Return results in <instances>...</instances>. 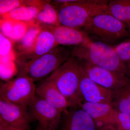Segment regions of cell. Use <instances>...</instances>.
I'll list each match as a JSON object with an SVG mask.
<instances>
[{
    "label": "cell",
    "instance_id": "6da1fadb",
    "mask_svg": "<svg viewBox=\"0 0 130 130\" xmlns=\"http://www.w3.org/2000/svg\"><path fill=\"white\" fill-rule=\"evenodd\" d=\"M109 2L104 0H59L58 18L61 25L78 29L84 27L94 17L109 13Z\"/></svg>",
    "mask_w": 130,
    "mask_h": 130
},
{
    "label": "cell",
    "instance_id": "7a4b0ae2",
    "mask_svg": "<svg viewBox=\"0 0 130 130\" xmlns=\"http://www.w3.org/2000/svg\"><path fill=\"white\" fill-rule=\"evenodd\" d=\"M71 55L91 64L122 75H128V66L119 58L114 47L105 43L91 40L76 46Z\"/></svg>",
    "mask_w": 130,
    "mask_h": 130
},
{
    "label": "cell",
    "instance_id": "3957f363",
    "mask_svg": "<svg viewBox=\"0 0 130 130\" xmlns=\"http://www.w3.org/2000/svg\"><path fill=\"white\" fill-rule=\"evenodd\" d=\"M81 78V69L77 60L71 55L46 78L54 84L71 108L78 107L84 101L79 90Z\"/></svg>",
    "mask_w": 130,
    "mask_h": 130
},
{
    "label": "cell",
    "instance_id": "277c9868",
    "mask_svg": "<svg viewBox=\"0 0 130 130\" xmlns=\"http://www.w3.org/2000/svg\"><path fill=\"white\" fill-rule=\"evenodd\" d=\"M72 50L58 46L47 53L34 60L19 64L18 76H25L35 82L51 75L71 55Z\"/></svg>",
    "mask_w": 130,
    "mask_h": 130
},
{
    "label": "cell",
    "instance_id": "5b68a950",
    "mask_svg": "<svg viewBox=\"0 0 130 130\" xmlns=\"http://www.w3.org/2000/svg\"><path fill=\"white\" fill-rule=\"evenodd\" d=\"M126 26L109 13L99 14L93 18L84 27V31L108 44L130 37Z\"/></svg>",
    "mask_w": 130,
    "mask_h": 130
},
{
    "label": "cell",
    "instance_id": "8992f818",
    "mask_svg": "<svg viewBox=\"0 0 130 130\" xmlns=\"http://www.w3.org/2000/svg\"><path fill=\"white\" fill-rule=\"evenodd\" d=\"M35 81L25 76H18L1 85L0 100L28 106L36 94Z\"/></svg>",
    "mask_w": 130,
    "mask_h": 130
},
{
    "label": "cell",
    "instance_id": "52a82bcc",
    "mask_svg": "<svg viewBox=\"0 0 130 130\" xmlns=\"http://www.w3.org/2000/svg\"><path fill=\"white\" fill-rule=\"evenodd\" d=\"M29 113L32 120L47 130H58L61 122V112L36 94L28 105Z\"/></svg>",
    "mask_w": 130,
    "mask_h": 130
},
{
    "label": "cell",
    "instance_id": "ba28073f",
    "mask_svg": "<svg viewBox=\"0 0 130 130\" xmlns=\"http://www.w3.org/2000/svg\"><path fill=\"white\" fill-rule=\"evenodd\" d=\"M77 59L81 69L90 79L112 92L124 87L130 81V78L125 75L93 66L82 60Z\"/></svg>",
    "mask_w": 130,
    "mask_h": 130
},
{
    "label": "cell",
    "instance_id": "9c48e42d",
    "mask_svg": "<svg viewBox=\"0 0 130 130\" xmlns=\"http://www.w3.org/2000/svg\"><path fill=\"white\" fill-rule=\"evenodd\" d=\"M32 121L28 106L0 100V125L30 130Z\"/></svg>",
    "mask_w": 130,
    "mask_h": 130
},
{
    "label": "cell",
    "instance_id": "30bf717a",
    "mask_svg": "<svg viewBox=\"0 0 130 130\" xmlns=\"http://www.w3.org/2000/svg\"><path fill=\"white\" fill-rule=\"evenodd\" d=\"M78 107L92 119L97 129L111 130L116 128L117 111L111 104L90 103L83 101Z\"/></svg>",
    "mask_w": 130,
    "mask_h": 130
},
{
    "label": "cell",
    "instance_id": "8fae6325",
    "mask_svg": "<svg viewBox=\"0 0 130 130\" xmlns=\"http://www.w3.org/2000/svg\"><path fill=\"white\" fill-rule=\"evenodd\" d=\"M58 46L48 26L44 25L33 47L27 53L16 56L18 64L27 63L47 53Z\"/></svg>",
    "mask_w": 130,
    "mask_h": 130
},
{
    "label": "cell",
    "instance_id": "7c38bea8",
    "mask_svg": "<svg viewBox=\"0 0 130 130\" xmlns=\"http://www.w3.org/2000/svg\"><path fill=\"white\" fill-rule=\"evenodd\" d=\"M81 69L79 90L84 101L90 103L111 104L112 100V91L93 81L85 74L81 68Z\"/></svg>",
    "mask_w": 130,
    "mask_h": 130
},
{
    "label": "cell",
    "instance_id": "4fadbf2b",
    "mask_svg": "<svg viewBox=\"0 0 130 130\" xmlns=\"http://www.w3.org/2000/svg\"><path fill=\"white\" fill-rule=\"evenodd\" d=\"M58 130H96L94 121L86 112L79 107L71 108L63 114Z\"/></svg>",
    "mask_w": 130,
    "mask_h": 130
},
{
    "label": "cell",
    "instance_id": "5bb4252c",
    "mask_svg": "<svg viewBox=\"0 0 130 130\" xmlns=\"http://www.w3.org/2000/svg\"><path fill=\"white\" fill-rule=\"evenodd\" d=\"M36 94L63 114L67 113L71 108L69 103L54 84L47 78L37 86Z\"/></svg>",
    "mask_w": 130,
    "mask_h": 130
},
{
    "label": "cell",
    "instance_id": "9a60e30c",
    "mask_svg": "<svg viewBox=\"0 0 130 130\" xmlns=\"http://www.w3.org/2000/svg\"><path fill=\"white\" fill-rule=\"evenodd\" d=\"M58 46H78L91 40L84 30L62 25L49 26Z\"/></svg>",
    "mask_w": 130,
    "mask_h": 130
},
{
    "label": "cell",
    "instance_id": "2e32d148",
    "mask_svg": "<svg viewBox=\"0 0 130 130\" xmlns=\"http://www.w3.org/2000/svg\"><path fill=\"white\" fill-rule=\"evenodd\" d=\"M0 21L1 33L13 43L23 38L31 22H23L3 18H1Z\"/></svg>",
    "mask_w": 130,
    "mask_h": 130
},
{
    "label": "cell",
    "instance_id": "e0dca14e",
    "mask_svg": "<svg viewBox=\"0 0 130 130\" xmlns=\"http://www.w3.org/2000/svg\"><path fill=\"white\" fill-rule=\"evenodd\" d=\"M43 27L44 25L40 24L36 20L31 22L23 38L19 41L13 43L16 56L27 53L31 49Z\"/></svg>",
    "mask_w": 130,
    "mask_h": 130
},
{
    "label": "cell",
    "instance_id": "ac0fdd59",
    "mask_svg": "<svg viewBox=\"0 0 130 130\" xmlns=\"http://www.w3.org/2000/svg\"><path fill=\"white\" fill-rule=\"evenodd\" d=\"M44 4L42 6L29 5L20 7L7 14L1 16V18L25 22H31L35 20L37 13Z\"/></svg>",
    "mask_w": 130,
    "mask_h": 130
},
{
    "label": "cell",
    "instance_id": "d6986e66",
    "mask_svg": "<svg viewBox=\"0 0 130 130\" xmlns=\"http://www.w3.org/2000/svg\"><path fill=\"white\" fill-rule=\"evenodd\" d=\"M108 8L109 14L128 26L130 31V0H112Z\"/></svg>",
    "mask_w": 130,
    "mask_h": 130
},
{
    "label": "cell",
    "instance_id": "ffe728a7",
    "mask_svg": "<svg viewBox=\"0 0 130 130\" xmlns=\"http://www.w3.org/2000/svg\"><path fill=\"white\" fill-rule=\"evenodd\" d=\"M111 105L117 111L130 113V81L124 87L113 92Z\"/></svg>",
    "mask_w": 130,
    "mask_h": 130
},
{
    "label": "cell",
    "instance_id": "44dd1931",
    "mask_svg": "<svg viewBox=\"0 0 130 130\" xmlns=\"http://www.w3.org/2000/svg\"><path fill=\"white\" fill-rule=\"evenodd\" d=\"M35 20L42 25L54 26L61 25L58 18V10L49 2L46 1Z\"/></svg>",
    "mask_w": 130,
    "mask_h": 130
},
{
    "label": "cell",
    "instance_id": "7402d4cb",
    "mask_svg": "<svg viewBox=\"0 0 130 130\" xmlns=\"http://www.w3.org/2000/svg\"><path fill=\"white\" fill-rule=\"evenodd\" d=\"M0 58L1 62L15 60L16 53L13 48V43L0 33Z\"/></svg>",
    "mask_w": 130,
    "mask_h": 130
},
{
    "label": "cell",
    "instance_id": "603a6c76",
    "mask_svg": "<svg viewBox=\"0 0 130 130\" xmlns=\"http://www.w3.org/2000/svg\"><path fill=\"white\" fill-rule=\"evenodd\" d=\"M34 1L20 0H1L0 14L1 16L8 13L13 9L22 6L34 5Z\"/></svg>",
    "mask_w": 130,
    "mask_h": 130
},
{
    "label": "cell",
    "instance_id": "cb8c5ba5",
    "mask_svg": "<svg viewBox=\"0 0 130 130\" xmlns=\"http://www.w3.org/2000/svg\"><path fill=\"white\" fill-rule=\"evenodd\" d=\"M114 48L120 59L130 67V40L121 43Z\"/></svg>",
    "mask_w": 130,
    "mask_h": 130
},
{
    "label": "cell",
    "instance_id": "d4e9b609",
    "mask_svg": "<svg viewBox=\"0 0 130 130\" xmlns=\"http://www.w3.org/2000/svg\"><path fill=\"white\" fill-rule=\"evenodd\" d=\"M114 129L118 130H130V113L117 111L116 127Z\"/></svg>",
    "mask_w": 130,
    "mask_h": 130
},
{
    "label": "cell",
    "instance_id": "484cf974",
    "mask_svg": "<svg viewBox=\"0 0 130 130\" xmlns=\"http://www.w3.org/2000/svg\"><path fill=\"white\" fill-rule=\"evenodd\" d=\"M0 130H26L24 128H15L0 125Z\"/></svg>",
    "mask_w": 130,
    "mask_h": 130
},
{
    "label": "cell",
    "instance_id": "4316f807",
    "mask_svg": "<svg viewBox=\"0 0 130 130\" xmlns=\"http://www.w3.org/2000/svg\"><path fill=\"white\" fill-rule=\"evenodd\" d=\"M35 130H47L46 129H44V128L41 126L40 124H38L37 126V127L36 128V129Z\"/></svg>",
    "mask_w": 130,
    "mask_h": 130
},
{
    "label": "cell",
    "instance_id": "83f0119b",
    "mask_svg": "<svg viewBox=\"0 0 130 130\" xmlns=\"http://www.w3.org/2000/svg\"><path fill=\"white\" fill-rule=\"evenodd\" d=\"M128 76H130V67H128Z\"/></svg>",
    "mask_w": 130,
    "mask_h": 130
},
{
    "label": "cell",
    "instance_id": "f1b7e54d",
    "mask_svg": "<svg viewBox=\"0 0 130 130\" xmlns=\"http://www.w3.org/2000/svg\"><path fill=\"white\" fill-rule=\"evenodd\" d=\"M112 130H118L116 129H112Z\"/></svg>",
    "mask_w": 130,
    "mask_h": 130
}]
</instances>
